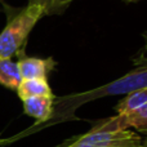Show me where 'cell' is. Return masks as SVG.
<instances>
[{"mask_svg":"<svg viewBox=\"0 0 147 147\" xmlns=\"http://www.w3.org/2000/svg\"><path fill=\"white\" fill-rule=\"evenodd\" d=\"M21 99L30 97H56L49 86L48 79H23L17 88Z\"/></svg>","mask_w":147,"mask_h":147,"instance_id":"6","label":"cell"},{"mask_svg":"<svg viewBox=\"0 0 147 147\" xmlns=\"http://www.w3.org/2000/svg\"><path fill=\"white\" fill-rule=\"evenodd\" d=\"M125 3H136V1H141V0H124Z\"/></svg>","mask_w":147,"mask_h":147,"instance_id":"12","label":"cell"},{"mask_svg":"<svg viewBox=\"0 0 147 147\" xmlns=\"http://www.w3.org/2000/svg\"><path fill=\"white\" fill-rule=\"evenodd\" d=\"M147 105V88L138 89V90L130 92L127 94V97L121 99L115 106V111L119 116H125L132 112L137 111L138 109Z\"/></svg>","mask_w":147,"mask_h":147,"instance_id":"7","label":"cell"},{"mask_svg":"<svg viewBox=\"0 0 147 147\" xmlns=\"http://www.w3.org/2000/svg\"><path fill=\"white\" fill-rule=\"evenodd\" d=\"M74 0H28V4H38L43 9L44 16L61 14L69 8Z\"/></svg>","mask_w":147,"mask_h":147,"instance_id":"10","label":"cell"},{"mask_svg":"<svg viewBox=\"0 0 147 147\" xmlns=\"http://www.w3.org/2000/svg\"><path fill=\"white\" fill-rule=\"evenodd\" d=\"M44 16L38 4H27L17 14L9 18L0 32V58H12L23 51L31 30Z\"/></svg>","mask_w":147,"mask_h":147,"instance_id":"3","label":"cell"},{"mask_svg":"<svg viewBox=\"0 0 147 147\" xmlns=\"http://www.w3.org/2000/svg\"><path fill=\"white\" fill-rule=\"evenodd\" d=\"M140 147H147V136L143 138L142 141H141V146Z\"/></svg>","mask_w":147,"mask_h":147,"instance_id":"11","label":"cell"},{"mask_svg":"<svg viewBox=\"0 0 147 147\" xmlns=\"http://www.w3.org/2000/svg\"><path fill=\"white\" fill-rule=\"evenodd\" d=\"M54 99L56 97H30L22 99L23 112L34 117L38 123H44L51 119L54 111Z\"/></svg>","mask_w":147,"mask_h":147,"instance_id":"5","label":"cell"},{"mask_svg":"<svg viewBox=\"0 0 147 147\" xmlns=\"http://www.w3.org/2000/svg\"><path fill=\"white\" fill-rule=\"evenodd\" d=\"M120 117H121L123 124L127 128H134V129L147 134V105L132 114Z\"/></svg>","mask_w":147,"mask_h":147,"instance_id":"9","label":"cell"},{"mask_svg":"<svg viewBox=\"0 0 147 147\" xmlns=\"http://www.w3.org/2000/svg\"><path fill=\"white\" fill-rule=\"evenodd\" d=\"M1 143H4V141H1V140H0V145H1Z\"/></svg>","mask_w":147,"mask_h":147,"instance_id":"13","label":"cell"},{"mask_svg":"<svg viewBox=\"0 0 147 147\" xmlns=\"http://www.w3.org/2000/svg\"><path fill=\"white\" fill-rule=\"evenodd\" d=\"M22 81L17 62L12 58H0V84L12 90H17Z\"/></svg>","mask_w":147,"mask_h":147,"instance_id":"8","label":"cell"},{"mask_svg":"<svg viewBox=\"0 0 147 147\" xmlns=\"http://www.w3.org/2000/svg\"><path fill=\"white\" fill-rule=\"evenodd\" d=\"M141 141L142 138L125 127L116 115L101 120L89 132L58 147H140Z\"/></svg>","mask_w":147,"mask_h":147,"instance_id":"2","label":"cell"},{"mask_svg":"<svg viewBox=\"0 0 147 147\" xmlns=\"http://www.w3.org/2000/svg\"><path fill=\"white\" fill-rule=\"evenodd\" d=\"M17 57V65L22 80L23 79H48L49 72L53 71L56 67V61L52 57L49 58L28 57L23 51H21Z\"/></svg>","mask_w":147,"mask_h":147,"instance_id":"4","label":"cell"},{"mask_svg":"<svg viewBox=\"0 0 147 147\" xmlns=\"http://www.w3.org/2000/svg\"><path fill=\"white\" fill-rule=\"evenodd\" d=\"M145 45L138 51L137 56L133 58L134 69L130 70L121 78L102 85L99 88L83 92L79 94H70L54 99L57 101V112L59 117H69L72 115L74 110L81 105L90 102L93 99L102 98L106 96H116V94H128L138 89L147 88V34H145Z\"/></svg>","mask_w":147,"mask_h":147,"instance_id":"1","label":"cell"}]
</instances>
